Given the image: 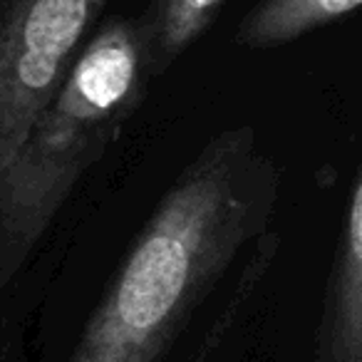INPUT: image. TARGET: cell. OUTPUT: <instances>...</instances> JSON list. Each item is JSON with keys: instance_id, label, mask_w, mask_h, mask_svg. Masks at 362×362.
<instances>
[{"instance_id": "6da1fadb", "label": "cell", "mask_w": 362, "mask_h": 362, "mask_svg": "<svg viewBox=\"0 0 362 362\" xmlns=\"http://www.w3.org/2000/svg\"><path fill=\"white\" fill-rule=\"evenodd\" d=\"M278 169L246 124L179 171L90 315L67 362H161L192 313L268 228Z\"/></svg>"}, {"instance_id": "52a82bcc", "label": "cell", "mask_w": 362, "mask_h": 362, "mask_svg": "<svg viewBox=\"0 0 362 362\" xmlns=\"http://www.w3.org/2000/svg\"><path fill=\"white\" fill-rule=\"evenodd\" d=\"M278 246H281V241H278L276 233L268 231V228L256 238V241H253V248L248 251L241 276L236 278L231 293H228L226 305L221 308V313L216 315V320L211 322V327L206 330V335H204L202 342L197 345V350H194V355H192V362H204L214 350H216L218 342L228 335V330H231L233 322H236V317H238V310H241V303H246L248 298L253 296L258 281H261L263 273L268 271V266H271L273 258H276Z\"/></svg>"}, {"instance_id": "8992f818", "label": "cell", "mask_w": 362, "mask_h": 362, "mask_svg": "<svg viewBox=\"0 0 362 362\" xmlns=\"http://www.w3.org/2000/svg\"><path fill=\"white\" fill-rule=\"evenodd\" d=\"M362 0H258L238 23L233 42L246 50L281 47L357 11Z\"/></svg>"}, {"instance_id": "3957f363", "label": "cell", "mask_w": 362, "mask_h": 362, "mask_svg": "<svg viewBox=\"0 0 362 362\" xmlns=\"http://www.w3.org/2000/svg\"><path fill=\"white\" fill-rule=\"evenodd\" d=\"M107 0H0V171L47 105Z\"/></svg>"}, {"instance_id": "5b68a950", "label": "cell", "mask_w": 362, "mask_h": 362, "mask_svg": "<svg viewBox=\"0 0 362 362\" xmlns=\"http://www.w3.org/2000/svg\"><path fill=\"white\" fill-rule=\"evenodd\" d=\"M226 0H149L136 21L149 77L164 75L214 25Z\"/></svg>"}, {"instance_id": "277c9868", "label": "cell", "mask_w": 362, "mask_h": 362, "mask_svg": "<svg viewBox=\"0 0 362 362\" xmlns=\"http://www.w3.org/2000/svg\"><path fill=\"white\" fill-rule=\"evenodd\" d=\"M313 362H362V179L355 171L325 281Z\"/></svg>"}, {"instance_id": "7a4b0ae2", "label": "cell", "mask_w": 362, "mask_h": 362, "mask_svg": "<svg viewBox=\"0 0 362 362\" xmlns=\"http://www.w3.org/2000/svg\"><path fill=\"white\" fill-rule=\"evenodd\" d=\"M134 18H110L72 60L0 171V288L18 276L149 90Z\"/></svg>"}]
</instances>
